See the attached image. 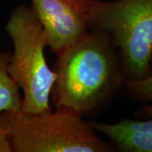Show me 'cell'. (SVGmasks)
Masks as SVG:
<instances>
[{"label":"cell","instance_id":"obj_1","mask_svg":"<svg viewBox=\"0 0 152 152\" xmlns=\"http://www.w3.org/2000/svg\"><path fill=\"white\" fill-rule=\"evenodd\" d=\"M57 55L53 88L56 107L82 116L102 105L121 84L112 42L101 31H87Z\"/></svg>","mask_w":152,"mask_h":152},{"label":"cell","instance_id":"obj_2","mask_svg":"<svg viewBox=\"0 0 152 152\" xmlns=\"http://www.w3.org/2000/svg\"><path fill=\"white\" fill-rule=\"evenodd\" d=\"M0 129L15 152H107L111 147L91 123L70 109L26 113L21 110L0 113Z\"/></svg>","mask_w":152,"mask_h":152},{"label":"cell","instance_id":"obj_3","mask_svg":"<svg viewBox=\"0 0 152 152\" xmlns=\"http://www.w3.org/2000/svg\"><path fill=\"white\" fill-rule=\"evenodd\" d=\"M87 27L120 49L130 80L149 75L152 59V0H85Z\"/></svg>","mask_w":152,"mask_h":152},{"label":"cell","instance_id":"obj_4","mask_svg":"<svg viewBox=\"0 0 152 152\" xmlns=\"http://www.w3.org/2000/svg\"><path fill=\"white\" fill-rule=\"evenodd\" d=\"M6 30L14 44L8 70L24 92L20 110L26 113L52 112L49 102L56 75L48 65L46 33L32 8L17 7Z\"/></svg>","mask_w":152,"mask_h":152},{"label":"cell","instance_id":"obj_5","mask_svg":"<svg viewBox=\"0 0 152 152\" xmlns=\"http://www.w3.org/2000/svg\"><path fill=\"white\" fill-rule=\"evenodd\" d=\"M31 8L56 54L88 31L85 0H31Z\"/></svg>","mask_w":152,"mask_h":152},{"label":"cell","instance_id":"obj_6","mask_svg":"<svg viewBox=\"0 0 152 152\" xmlns=\"http://www.w3.org/2000/svg\"><path fill=\"white\" fill-rule=\"evenodd\" d=\"M91 124L124 151L152 152V119L124 120L112 124L91 122Z\"/></svg>","mask_w":152,"mask_h":152},{"label":"cell","instance_id":"obj_7","mask_svg":"<svg viewBox=\"0 0 152 152\" xmlns=\"http://www.w3.org/2000/svg\"><path fill=\"white\" fill-rule=\"evenodd\" d=\"M10 58L9 52L0 53V113L21 109L20 87L8 70Z\"/></svg>","mask_w":152,"mask_h":152},{"label":"cell","instance_id":"obj_8","mask_svg":"<svg viewBox=\"0 0 152 152\" xmlns=\"http://www.w3.org/2000/svg\"><path fill=\"white\" fill-rule=\"evenodd\" d=\"M125 85L134 96L143 100H152V74L140 80H127Z\"/></svg>","mask_w":152,"mask_h":152},{"label":"cell","instance_id":"obj_9","mask_svg":"<svg viewBox=\"0 0 152 152\" xmlns=\"http://www.w3.org/2000/svg\"><path fill=\"white\" fill-rule=\"evenodd\" d=\"M0 152H12L10 144L4 132L0 129Z\"/></svg>","mask_w":152,"mask_h":152},{"label":"cell","instance_id":"obj_10","mask_svg":"<svg viewBox=\"0 0 152 152\" xmlns=\"http://www.w3.org/2000/svg\"><path fill=\"white\" fill-rule=\"evenodd\" d=\"M144 114L148 118H152V107H147L143 110Z\"/></svg>","mask_w":152,"mask_h":152}]
</instances>
